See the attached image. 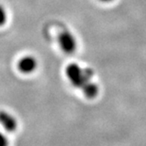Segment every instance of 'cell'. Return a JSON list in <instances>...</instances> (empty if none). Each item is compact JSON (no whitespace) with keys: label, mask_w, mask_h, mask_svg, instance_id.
<instances>
[{"label":"cell","mask_w":146,"mask_h":146,"mask_svg":"<svg viewBox=\"0 0 146 146\" xmlns=\"http://www.w3.org/2000/svg\"><path fill=\"white\" fill-rule=\"evenodd\" d=\"M6 13L5 11L4 10V8L0 5V27L3 26L5 22H6Z\"/></svg>","instance_id":"cell-6"},{"label":"cell","mask_w":146,"mask_h":146,"mask_svg":"<svg viewBox=\"0 0 146 146\" xmlns=\"http://www.w3.org/2000/svg\"><path fill=\"white\" fill-rule=\"evenodd\" d=\"M102 1H105V2H108V1H111V0H102Z\"/></svg>","instance_id":"cell-8"},{"label":"cell","mask_w":146,"mask_h":146,"mask_svg":"<svg viewBox=\"0 0 146 146\" xmlns=\"http://www.w3.org/2000/svg\"><path fill=\"white\" fill-rule=\"evenodd\" d=\"M83 88V91H84L86 97L90 98V99H92L94 98L97 93H98V88L96 86H94L93 84H86L82 87Z\"/></svg>","instance_id":"cell-5"},{"label":"cell","mask_w":146,"mask_h":146,"mask_svg":"<svg viewBox=\"0 0 146 146\" xmlns=\"http://www.w3.org/2000/svg\"><path fill=\"white\" fill-rule=\"evenodd\" d=\"M0 124L3 128L9 132H13L17 128V121L16 119L6 112H0Z\"/></svg>","instance_id":"cell-3"},{"label":"cell","mask_w":146,"mask_h":146,"mask_svg":"<svg viewBox=\"0 0 146 146\" xmlns=\"http://www.w3.org/2000/svg\"><path fill=\"white\" fill-rule=\"evenodd\" d=\"M59 43L61 48L66 52H71L76 48V40L74 37L68 32H64L60 35Z\"/></svg>","instance_id":"cell-2"},{"label":"cell","mask_w":146,"mask_h":146,"mask_svg":"<svg viewBox=\"0 0 146 146\" xmlns=\"http://www.w3.org/2000/svg\"><path fill=\"white\" fill-rule=\"evenodd\" d=\"M36 60L32 56L22 57L18 62V69L23 73H31L36 69Z\"/></svg>","instance_id":"cell-4"},{"label":"cell","mask_w":146,"mask_h":146,"mask_svg":"<svg viewBox=\"0 0 146 146\" xmlns=\"http://www.w3.org/2000/svg\"><path fill=\"white\" fill-rule=\"evenodd\" d=\"M67 76L75 86L83 87L86 84V75L83 74V72L80 70V68L76 64H72L68 67Z\"/></svg>","instance_id":"cell-1"},{"label":"cell","mask_w":146,"mask_h":146,"mask_svg":"<svg viewBox=\"0 0 146 146\" xmlns=\"http://www.w3.org/2000/svg\"><path fill=\"white\" fill-rule=\"evenodd\" d=\"M0 146H8V141L2 133H0Z\"/></svg>","instance_id":"cell-7"}]
</instances>
